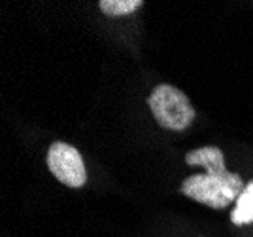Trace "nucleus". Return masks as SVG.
<instances>
[{
  "mask_svg": "<svg viewBox=\"0 0 253 237\" xmlns=\"http://www.w3.org/2000/svg\"><path fill=\"white\" fill-rule=\"evenodd\" d=\"M185 163L191 167H204L206 173L191 175L181 182V194L210 209H225L236 203L246 184L238 173L225 167V156L217 146H202L185 154Z\"/></svg>",
  "mask_w": 253,
  "mask_h": 237,
  "instance_id": "f257e3e1",
  "label": "nucleus"
},
{
  "mask_svg": "<svg viewBox=\"0 0 253 237\" xmlns=\"http://www.w3.org/2000/svg\"><path fill=\"white\" fill-rule=\"evenodd\" d=\"M148 105L159 125L169 131H185L195 119V108L189 97L169 84L155 87L148 97Z\"/></svg>",
  "mask_w": 253,
  "mask_h": 237,
  "instance_id": "f03ea898",
  "label": "nucleus"
},
{
  "mask_svg": "<svg viewBox=\"0 0 253 237\" xmlns=\"http://www.w3.org/2000/svg\"><path fill=\"white\" fill-rule=\"evenodd\" d=\"M47 167L59 182L70 188H82L87 182V169L82 154L72 144H66L63 140H57L49 146Z\"/></svg>",
  "mask_w": 253,
  "mask_h": 237,
  "instance_id": "7ed1b4c3",
  "label": "nucleus"
},
{
  "mask_svg": "<svg viewBox=\"0 0 253 237\" xmlns=\"http://www.w3.org/2000/svg\"><path fill=\"white\" fill-rule=\"evenodd\" d=\"M231 222L234 226H246L253 222V180L246 184L244 192L238 195L231 213Z\"/></svg>",
  "mask_w": 253,
  "mask_h": 237,
  "instance_id": "20e7f679",
  "label": "nucleus"
},
{
  "mask_svg": "<svg viewBox=\"0 0 253 237\" xmlns=\"http://www.w3.org/2000/svg\"><path fill=\"white\" fill-rule=\"evenodd\" d=\"M144 6L142 0H100L98 8L108 17H123V15H130L136 10Z\"/></svg>",
  "mask_w": 253,
  "mask_h": 237,
  "instance_id": "39448f33",
  "label": "nucleus"
}]
</instances>
